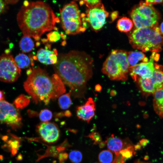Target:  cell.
Listing matches in <instances>:
<instances>
[{"label": "cell", "instance_id": "obj_25", "mask_svg": "<svg viewBox=\"0 0 163 163\" xmlns=\"http://www.w3.org/2000/svg\"><path fill=\"white\" fill-rule=\"evenodd\" d=\"M69 158L72 163H79L82 160V156L80 152L75 150L72 151L70 152Z\"/></svg>", "mask_w": 163, "mask_h": 163}, {"label": "cell", "instance_id": "obj_8", "mask_svg": "<svg viewBox=\"0 0 163 163\" xmlns=\"http://www.w3.org/2000/svg\"><path fill=\"white\" fill-rule=\"evenodd\" d=\"M154 70L150 78L139 77L136 81L143 93L147 94L154 93L163 88V65L154 63Z\"/></svg>", "mask_w": 163, "mask_h": 163}, {"label": "cell", "instance_id": "obj_34", "mask_svg": "<svg viewBox=\"0 0 163 163\" xmlns=\"http://www.w3.org/2000/svg\"><path fill=\"white\" fill-rule=\"evenodd\" d=\"M118 15V12L116 11L113 12L111 14V19L113 21H114L117 17Z\"/></svg>", "mask_w": 163, "mask_h": 163}, {"label": "cell", "instance_id": "obj_38", "mask_svg": "<svg viewBox=\"0 0 163 163\" xmlns=\"http://www.w3.org/2000/svg\"><path fill=\"white\" fill-rule=\"evenodd\" d=\"M95 89L97 91H100L101 90V87L99 85H97L95 87Z\"/></svg>", "mask_w": 163, "mask_h": 163}, {"label": "cell", "instance_id": "obj_35", "mask_svg": "<svg viewBox=\"0 0 163 163\" xmlns=\"http://www.w3.org/2000/svg\"><path fill=\"white\" fill-rule=\"evenodd\" d=\"M64 115L68 117H70L71 115L70 112L69 110H67L64 112Z\"/></svg>", "mask_w": 163, "mask_h": 163}, {"label": "cell", "instance_id": "obj_9", "mask_svg": "<svg viewBox=\"0 0 163 163\" xmlns=\"http://www.w3.org/2000/svg\"><path fill=\"white\" fill-rule=\"evenodd\" d=\"M0 123L15 130L22 125V117L18 109L4 99L0 101Z\"/></svg>", "mask_w": 163, "mask_h": 163}, {"label": "cell", "instance_id": "obj_15", "mask_svg": "<svg viewBox=\"0 0 163 163\" xmlns=\"http://www.w3.org/2000/svg\"><path fill=\"white\" fill-rule=\"evenodd\" d=\"M104 142L108 150L115 155L118 154L121 150L132 145L130 142L115 136L113 134L107 138Z\"/></svg>", "mask_w": 163, "mask_h": 163}, {"label": "cell", "instance_id": "obj_24", "mask_svg": "<svg viewBox=\"0 0 163 163\" xmlns=\"http://www.w3.org/2000/svg\"><path fill=\"white\" fill-rule=\"evenodd\" d=\"M30 101L29 97L24 94H21L16 98L14 103L18 109H23L29 104Z\"/></svg>", "mask_w": 163, "mask_h": 163}, {"label": "cell", "instance_id": "obj_40", "mask_svg": "<svg viewBox=\"0 0 163 163\" xmlns=\"http://www.w3.org/2000/svg\"><path fill=\"white\" fill-rule=\"evenodd\" d=\"M22 157L21 155L19 154L17 157V160H21L22 159Z\"/></svg>", "mask_w": 163, "mask_h": 163}, {"label": "cell", "instance_id": "obj_13", "mask_svg": "<svg viewBox=\"0 0 163 163\" xmlns=\"http://www.w3.org/2000/svg\"><path fill=\"white\" fill-rule=\"evenodd\" d=\"M153 57L151 55L150 59L146 62H142L132 66H130L129 72L133 79L136 81L141 77L149 78L152 75L154 70Z\"/></svg>", "mask_w": 163, "mask_h": 163}, {"label": "cell", "instance_id": "obj_14", "mask_svg": "<svg viewBox=\"0 0 163 163\" xmlns=\"http://www.w3.org/2000/svg\"><path fill=\"white\" fill-rule=\"evenodd\" d=\"M95 103L92 98H89L84 104L77 107L76 114L79 119L88 123L95 114Z\"/></svg>", "mask_w": 163, "mask_h": 163}, {"label": "cell", "instance_id": "obj_29", "mask_svg": "<svg viewBox=\"0 0 163 163\" xmlns=\"http://www.w3.org/2000/svg\"><path fill=\"white\" fill-rule=\"evenodd\" d=\"M89 137L94 141L95 144H100L101 142V138L99 133L93 132L89 135Z\"/></svg>", "mask_w": 163, "mask_h": 163}, {"label": "cell", "instance_id": "obj_6", "mask_svg": "<svg viewBox=\"0 0 163 163\" xmlns=\"http://www.w3.org/2000/svg\"><path fill=\"white\" fill-rule=\"evenodd\" d=\"M62 27L67 34L75 35L85 31L87 24L78 6L74 1L65 5L60 10Z\"/></svg>", "mask_w": 163, "mask_h": 163}, {"label": "cell", "instance_id": "obj_41", "mask_svg": "<svg viewBox=\"0 0 163 163\" xmlns=\"http://www.w3.org/2000/svg\"></svg>", "mask_w": 163, "mask_h": 163}, {"label": "cell", "instance_id": "obj_11", "mask_svg": "<svg viewBox=\"0 0 163 163\" xmlns=\"http://www.w3.org/2000/svg\"><path fill=\"white\" fill-rule=\"evenodd\" d=\"M108 15V12L101 2L88 9L85 20L89 23L92 29L97 31L101 29L105 24Z\"/></svg>", "mask_w": 163, "mask_h": 163}, {"label": "cell", "instance_id": "obj_37", "mask_svg": "<svg viewBox=\"0 0 163 163\" xmlns=\"http://www.w3.org/2000/svg\"><path fill=\"white\" fill-rule=\"evenodd\" d=\"M159 28L161 33L163 35V22L161 24Z\"/></svg>", "mask_w": 163, "mask_h": 163}, {"label": "cell", "instance_id": "obj_17", "mask_svg": "<svg viewBox=\"0 0 163 163\" xmlns=\"http://www.w3.org/2000/svg\"><path fill=\"white\" fill-rule=\"evenodd\" d=\"M153 94V107L155 112L160 118H163V88Z\"/></svg>", "mask_w": 163, "mask_h": 163}, {"label": "cell", "instance_id": "obj_28", "mask_svg": "<svg viewBox=\"0 0 163 163\" xmlns=\"http://www.w3.org/2000/svg\"><path fill=\"white\" fill-rule=\"evenodd\" d=\"M101 2V1L98 0H83L80 1L79 4L80 5L85 4L88 8H89L93 7Z\"/></svg>", "mask_w": 163, "mask_h": 163}, {"label": "cell", "instance_id": "obj_26", "mask_svg": "<svg viewBox=\"0 0 163 163\" xmlns=\"http://www.w3.org/2000/svg\"><path fill=\"white\" fill-rule=\"evenodd\" d=\"M39 116L40 119L42 122H48L52 119L53 114L50 110L45 109L40 111Z\"/></svg>", "mask_w": 163, "mask_h": 163}, {"label": "cell", "instance_id": "obj_18", "mask_svg": "<svg viewBox=\"0 0 163 163\" xmlns=\"http://www.w3.org/2000/svg\"><path fill=\"white\" fill-rule=\"evenodd\" d=\"M127 58L130 66H135L141 62L149 61L148 58L142 52L139 51H130L127 53Z\"/></svg>", "mask_w": 163, "mask_h": 163}, {"label": "cell", "instance_id": "obj_10", "mask_svg": "<svg viewBox=\"0 0 163 163\" xmlns=\"http://www.w3.org/2000/svg\"><path fill=\"white\" fill-rule=\"evenodd\" d=\"M21 69L14 58L7 53L0 56V81L8 83L16 81L21 75Z\"/></svg>", "mask_w": 163, "mask_h": 163}, {"label": "cell", "instance_id": "obj_21", "mask_svg": "<svg viewBox=\"0 0 163 163\" xmlns=\"http://www.w3.org/2000/svg\"><path fill=\"white\" fill-rule=\"evenodd\" d=\"M34 46V42L31 37L24 35L19 42V47L23 53L31 51Z\"/></svg>", "mask_w": 163, "mask_h": 163}, {"label": "cell", "instance_id": "obj_27", "mask_svg": "<svg viewBox=\"0 0 163 163\" xmlns=\"http://www.w3.org/2000/svg\"><path fill=\"white\" fill-rule=\"evenodd\" d=\"M47 40L51 42H55L60 38V34L56 31L52 32L47 35Z\"/></svg>", "mask_w": 163, "mask_h": 163}, {"label": "cell", "instance_id": "obj_1", "mask_svg": "<svg viewBox=\"0 0 163 163\" xmlns=\"http://www.w3.org/2000/svg\"><path fill=\"white\" fill-rule=\"evenodd\" d=\"M58 60L54 66L56 74L75 97H82L92 75V58L84 52L71 51L61 55Z\"/></svg>", "mask_w": 163, "mask_h": 163}, {"label": "cell", "instance_id": "obj_2", "mask_svg": "<svg viewBox=\"0 0 163 163\" xmlns=\"http://www.w3.org/2000/svg\"><path fill=\"white\" fill-rule=\"evenodd\" d=\"M17 22L24 35L38 41L46 31L57 30L60 21L51 7L42 1H25L17 14Z\"/></svg>", "mask_w": 163, "mask_h": 163}, {"label": "cell", "instance_id": "obj_12", "mask_svg": "<svg viewBox=\"0 0 163 163\" xmlns=\"http://www.w3.org/2000/svg\"><path fill=\"white\" fill-rule=\"evenodd\" d=\"M36 129L41 139L46 142L53 143L59 137V130L54 123L48 121L42 122L37 126Z\"/></svg>", "mask_w": 163, "mask_h": 163}, {"label": "cell", "instance_id": "obj_31", "mask_svg": "<svg viewBox=\"0 0 163 163\" xmlns=\"http://www.w3.org/2000/svg\"><path fill=\"white\" fill-rule=\"evenodd\" d=\"M8 4L7 0H0V15L6 10Z\"/></svg>", "mask_w": 163, "mask_h": 163}, {"label": "cell", "instance_id": "obj_33", "mask_svg": "<svg viewBox=\"0 0 163 163\" xmlns=\"http://www.w3.org/2000/svg\"><path fill=\"white\" fill-rule=\"evenodd\" d=\"M144 2L147 5H153L162 3L163 0H146Z\"/></svg>", "mask_w": 163, "mask_h": 163}, {"label": "cell", "instance_id": "obj_39", "mask_svg": "<svg viewBox=\"0 0 163 163\" xmlns=\"http://www.w3.org/2000/svg\"><path fill=\"white\" fill-rule=\"evenodd\" d=\"M134 163H151L149 162H145L140 160H137Z\"/></svg>", "mask_w": 163, "mask_h": 163}, {"label": "cell", "instance_id": "obj_36", "mask_svg": "<svg viewBox=\"0 0 163 163\" xmlns=\"http://www.w3.org/2000/svg\"><path fill=\"white\" fill-rule=\"evenodd\" d=\"M4 94L2 91L0 90V101L4 100Z\"/></svg>", "mask_w": 163, "mask_h": 163}, {"label": "cell", "instance_id": "obj_19", "mask_svg": "<svg viewBox=\"0 0 163 163\" xmlns=\"http://www.w3.org/2000/svg\"><path fill=\"white\" fill-rule=\"evenodd\" d=\"M133 23L132 20L126 17H123L119 19L117 24V27L120 31L127 32L132 29Z\"/></svg>", "mask_w": 163, "mask_h": 163}, {"label": "cell", "instance_id": "obj_22", "mask_svg": "<svg viewBox=\"0 0 163 163\" xmlns=\"http://www.w3.org/2000/svg\"><path fill=\"white\" fill-rule=\"evenodd\" d=\"M71 93L70 91L69 93L61 95L59 98L58 104L60 108L63 110L68 109L72 104L70 98Z\"/></svg>", "mask_w": 163, "mask_h": 163}, {"label": "cell", "instance_id": "obj_16", "mask_svg": "<svg viewBox=\"0 0 163 163\" xmlns=\"http://www.w3.org/2000/svg\"><path fill=\"white\" fill-rule=\"evenodd\" d=\"M57 52L55 49L53 51L47 49H40L37 51L36 58L41 63L46 65H55L58 62Z\"/></svg>", "mask_w": 163, "mask_h": 163}, {"label": "cell", "instance_id": "obj_3", "mask_svg": "<svg viewBox=\"0 0 163 163\" xmlns=\"http://www.w3.org/2000/svg\"><path fill=\"white\" fill-rule=\"evenodd\" d=\"M28 75L24 87L36 104L42 102L47 105L51 100L59 97L66 92L64 84L56 73L50 76L38 66L32 68Z\"/></svg>", "mask_w": 163, "mask_h": 163}, {"label": "cell", "instance_id": "obj_7", "mask_svg": "<svg viewBox=\"0 0 163 163\" xmlns=\"http://www.w3.org/2000/svg\"><path fill=\"white\" fill-rule=\"evenodd\" d=\"M130 15L136 28L158 26L160 18L159 13L152 5L142 1L133 8Z\"/></svg>", "mask_w": 163, "mask_h": 163}, {"label": "cell", "instance_id": "obj_4", "mask_svg": "<svg viewBox=\"0 0 163 163\" xmlns=\"http://www.w3.org/2000/svg\"><path fill=\"white\" fill-rule=\"evenodd\" d=\"M128 36L129 43L134 49L155 53L162 50L163 35L158 26L136 28Z\"/></svg>", "mask_w": 163, "mask_h": 163}, {"label": "cell", "instance_id": "obj_20", "mask_svg": "<svg viewBox=\"0 0 163 163\" xmlns=\"http://www.w3.org/2000/svg\"><path fill=\"white\" fill-rule=\"evenodd\" d=\"M14 59L17 66L20 69L27 68L30 64H33L30 58L24 53H19Z\"/></svg>", "mask_w": 163, "mask_h": 163}, {"label": "cell", "instance_id": "obj_23", "mask_svg": "<svg viewBox=\"0 0 163 163\" xmlns=\"http://www.w3.org/2000/svg\"><path fill=\"white\" fill-rule=\"evenodd\" d=\"M98 159L101 163H112L114 160L113 154L109 150H103L99 154Z\"/></svg>", "mask_w": 163, "mask_h": 163}, {"label": "cell", "instance_id": "obj_30", "mask_svg": "<svg viewBox=\"0 0 163 163\" xmlns=\"http://www.w3.org/2000/svg\"><path fill=\"white\" fill-rule=\"evenodd\" d=\"M20 141L19 140L16 139L12 141L9 140L8 142V146L10 148L11 151L14 150H17L20 146Z\"/></svg>", "mask_w": 163, "mask_h": 163}, {"label": "cell", "instance_id": "obj_32", "mask_svg": "<svg viewBox=\"0 0 163 163\" xmlns=\"http://www.w3.org/2000/svg\"><path fill=\"white\" fill-rule=\"evenodd\" d=\"M116 155L112 163H124L126 160L123 158L120 153Z\"/></svg>", "mask_w": 163, "mask_h": 163}, {"label": "cell", "instance_id": "obj_5", "mask_svg": "<svg viewBox=\"0 0 163 163\" xmlns=\"http://www.w3.org/2000/svg\"><path fill=\"white\" fill-rule=\"evenodd\" d=\"M127 53L122 50H112L104 63L103 73L112 80L124 81L127 80L130 67Z\"/></svg>", "mask_w": 163, "mask_h": 163}]
</instances>
